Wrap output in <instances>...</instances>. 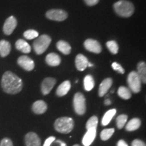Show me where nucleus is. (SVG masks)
<instances>
[{
  "label": "nucleus",
  "instance_id": "1",
  "mask_svg": "<svg viewBox=\"0 0 146 146\" xmlns=\"http://www.w3.org/2000/svg\"><path fill=\"white\" fill-rule=\"evenodd\" d=\"M1 85L5 93L11 95L18 94L23 88L21 78L11 71H6L3 74Z\"/></svg>",
  "mask_w": 146,
  "mask_h": 146
},
{
  "label": "nucleus",
  "instance_id": "2",
  "mask_svg": "<svg viewBox=\"0 0 146 146\" xmlns=\"http://www.w3.org/2000/svg\"><path fill=\"white\" fill-rule=\"evenodd\" d=\"M115 13L120 17H130L134 13L135 7L133 3L127 0H120L113 5Z\"/></svg>",
  "mask_w": 146,
  "mask_h": 146
},
{
  "label": "nucleus",
  "instance_id": "3",
  "mask_svg": "<svg viewBox=\"0 0 146 146\" xmlns=\"http://www.w3.org/2000/svg\"><path fill=\"white\" fill-rule=\"evenodd\" d=\"M54 128L58 132L68 134L74 128V120L70 117H60L55 121Z\"/></svg>",
  "mask_w": 146,
  "mask_h": 146
},
{
  "label": "nucleus",
  "instance_id": "4",
  "mask_svg": "<svg viewBox=\"0 0 146 146\" xmlns=\"http://www.w3.org/2000/svg\"><path fill=\"white\" fill-rule=\"evenodd\" d=\"M52 39L47 35H42L36 38L33 42V49L36 54H43L50 46Z\"/></svg>",
  "mask_w": 146,
  "mask_h": 146
},
{
  "label": "nucleus",
  "instance_id": "5",
  "mask_svg": "<svg viewBox=\"0 0 146 146\" xmlns=\"http://www.w3.org/2000/svg\"><path fill=\"white\" fill-rule=\"evenodd\" d=\"M73 106L74 111L78 115H83L86 112V102L84 95L78 92L74 95L73 99Z\"/></svg>",
  "mask_w": 146,
  "mask_h": 146
},
{
  "label": "nucleus",
  "instance_id": "6",
  "mask_svg": "<svg viewBox=\"0 0 146 146\" xmlns=\"http://www.w3.org/2000/svg\"><path fill=\"white\" fill-rule=\"evenodd\" d=\"M141 81L137 73L135 71H132L129 74L127 77V83L129 85L130 91L133 93L140 92L141 89Z\"/></svg>",
  "mask_w": 146,
  "mask_h": 146
},
{
  "label": "nucleus",
  "instance_id": "7",
  "mask_svg": "<svg viewBox=\"0 0 146 146\" xmlns=\"http://www.w3.org/2000/svg\"><path fill=\"white\" fill-rule=\"evenodd\" d=\"M45 16L51 21L61 22L68 18V13L61 9H52L47 11Z\"/></svg>",
  "mask_w": 146,
  "mask_h": 146
},
{
  "label": "nucleus",
  "instance_id": "8",
  "mask_svg": "<svg viewBox=\"0 0 146 146\" xmlns=\"http://www.w3.org/2000/svg\"><path fill=\"white\" fill-rule=\"evenodd\" d=\"M18 23L14 16H11L5 20L3 27V31L6 35H10L17 27Z\"/></svg>",
  "mask_w": 146,
  "mask_h": 146
},
{
  "label": "nucleus",
  "instance_id": "9",
  "mask_svg": "<svg viewBox=\"0 0 146 146\" xmlns=\"http://www.w3.org/2000/svg\"><path fill=\"white\" fill-rule=\"evenodd\" d=\"M18 64L27 71H31L35 68L34 61L27 56H20L17 60Z\"/></svg>",
  "mask_w": 146,
  "mask_h": 146
},
{
  "label": "nucleus",
  "instance_id": "10",
  "mask_svg": "<svg viewBox=\"0 0 146 146\" xmlns=\"http://www.w3.org/2000/svg\"><path fill=\"white\" fill-rule=\"evenodd\" d=\"M84 47L87 50L95 54H100L102 52V46L96 40L88 39L84 42Z\"/></svg>",
  "mask_w": 146,
  "mask_h": 146
},
{
  "label": "nucleus",
  "instance_id": "11",
  "mask_svg": "<svg viewBox=\"0 0 146 146\" xmlns=\"http://www.w3.org/2000/svg\"><path fill=\"white\" fill-rule=\"evenodd\" d=\"M56 83V78H52V77H47L44 78L43 82L41 83V90L42 94L45 96L49 94L50 93V91H52V89L54 88Z\"/></svg>",
  "mask_w": 146,
  "mask_h": 146
},
{
  "label": "nucleus",
  "instance_id": "12",
  "mask_svg": "<svg viewBox=\"0 0 146 146\" xmlns=\"http://www.w3.org/2000/svg\"><path fill=\"white\" fill-rule=\"evenodd\" d=\"M25 141L26 146H41V139L34 132L27 133L25 135Z\"/></svg>",
  "mask_w": 146,
  "mask_h": 146
},
{
  "label": "nucleus",
  "instance_id": "13",
  "mask_svg": "<svg viewBox=\"0 0 146 146\" xmlns=\"http://www.w3.org/2000/svg\"><path fill=\"white\" fill-rule=\"evenodd\" d=\"M96 129H88L87 131L84 135L82 143L84 146H89L91 145L94 141L95 138L96 137Z\"/></svg>",
  "mask_w": 146,
  "mask_h": 146
},
{
  "label": "nucleus",
  "instance_id": "14",
  "mask_svg": "<svg viewBox=\"0 0 146 146\" xmlns=\"http://www.w3.org/2000/svg\"><path fill=\"white\" fill-rule=\"evenodd\" d=\"M89 61L87 58L83 54H78L75 58L76 68L78 70L83 71L88 66Z\"/></svg>",
  "mask_w": 146,
  "mask_h": 146
},
{
  "label": "nucleus",
  "instance_id": "15",
  "mask_svg": "<svg viewBox=\"0 0 146 146\" xmlns=\"http://www.w3.org/2000/svg\"><path fill=\"white\" fill-rule=\"evenodd\" d=\"M112 85V79L111 78H106L103 81L100 83L99 87V91H98V94L100 97L104 96L106 94L110 89Z\"/></svg>",
  "mask_w": 146,
  "mask_h": 146
},
{
  "label": "nucleus",
  "instance_id": "16",
  "mask_svg": "<svg viewBox=\"0 0 146 146\" xmlns=\"http://www.w3.org/2000/svg\"><path fill=\"white\" fill-rule=\"evenodd\" d=\"M33 112L35 114H41L46 112L47 110V105L44 101L43 100H38L34 102L32 106Z\"/></svg>",
  "mask_w": 146,
  "mask_h": 146
},
{
  "label": "nucleus",
  "instance_id": "17",
  "mask_svg": "<svg viewBox=\"0 0 146 146\" xmlns=\"http://www.w3.org/2000/svg\"><path fill=\"white\" fill-rule=\"evenodd\" d=\"M45 62L51 66H58L61 63V58L55 53H50L45 58Z\"/></svg>",
  "mask_w": 146,
  "mask_h": 146
},
{
  "label": "nucleus",
  "instance_id": "18",
  "mask_svg": "<svg viewBox=\"0 0 146 146\" xmlns=\"http://www.w3.org/2000/svg\"><path fill=\"white\" fill-rule=\"evenodd\" d=\"M71 88V84L69 81H65L63 83H62L58 86L56 90V94L58 96L62 97L64 96L68 93Z\"/></svg>",
  "mask_w": 146,
  "mask_h": 146
},
{
  "label": "nucleus",
  "instance_id": "19",
  "mask_svg": "<svg viewBox=\"0 0 146 146\" xmlns=\"http://www.w3.org/2000/svg\"><path fill=\"white\" fill-rule=\"evenodd\" d=\"M15 46L18 51L25 53V54H29L31 51V47L30 45L27 41L22 39H20L16 41Z\"/></svg>",
  "mask_w": 146,
  "mask_h": 146
},
{
  "label": "nucleus",
  "instance_id": "20",
  "mask_svg": "<svg viewBox=\"0 0 146 146\" xmlns=\"http://www.w3.org/2000/svg\"><path fill=\"white\" fill-rule=\"evenodd\" d=\"M11 52V44L6 40L0 41V56L5 58L8 56Z\"/></svg>",
  "mask_w": 146,
  "mask_h": 146
},
{
  "label": "nucleus",
  "instance_id": "21",
  "mask_svg": "<svg viewBox=\"0 0 146 146\" xmlns=\"http://www.w3.org/2000/svg\"><path fill=\"white\" fill-rule=\"evenodd\" d=\"M57 49L62 52V54L65 55H68L71 52V46L68 42L63 41V40H60L56 44Z\"/></svg>",
  "mask_w": 146,
  "mask_h": 146
},
{
  "label": "nucleus",
  "instance_id": "22",
  "mask_svg": "<svg viewBox=\"0 0 146 146\" xmlns=\"http://www.w3.org/2000/svg\"><path fill=\"white\" fill-rule=\"evenodd\" d=\"M137 73L142 83H146V64L144 62H139L137 64Z\"/></svg>",
  "mask_w": 146,
  "mask_h": 146
},
{
  "label": "nucleus",
  "instance_id": "23",
  "mask_svg": "<svg viewBox=\"0 0 146 146\" xmlns=\"http://www.w3.org/2000/svg\"><path fill=\"white\" fill-rule=\"evenodd\" d=\"M141 120L138 118H134L131 119L126 125V130L127 131H133L138 129L141 126Z\"/></svg>",
  "mask_w": 146,
  "mask_h": 146
},
{
  "label": "nucleus",
  "instance_id": "24",
  "mask_svg": "<svg viewBox=\"0 0 146 146\" xmlns=\"http://www.w3.org/2000/svg\"><path fill=\"white\" fill-rule=\"evenodd\" d=\"M116 113V109H111L108 112H106V114L104 116L102 120V125L103 126H106L110 123V122L111 121L112 119V118L114 117V115Z\"/></svg>",
  "mask_w": 146,
  "mask_h": 146
},
{
  "label": "nucleus",
  "instance_id": "25",
  "mask_svg": "<svg viewBox=\"0 0 146 146\" xmlns=\"http://www.w3.org/2000/svg\"><path fill=\"white\" fill-rule=\"evenodd\" d=\"M84 88L87 91H90L93 89L95 85V81L91 75H86L85 77L84 78Z\"/></svg>",
  "mask_w": 146,
  "mask_h": 146
},
{
  "label": "nucleus",
  "instance_id": "26",
  "mask_svg": "<svg viewBox=\"0 0 146 146\" xmlns=\"http://www.w3.org/2000/svg\"><path fill=\"white\" fill-rule=\"evenodd\" d=\"M118 95L120 98L124 100H129L131 98V92L130 89L127 87L121 86L118 89Z\"/></svg>",
  "mask_w": 146,
  "mask_h": 146
},
{
  "label": "nucleus",
  "instance_id": "27",
  "mask_svg": "<svg viewBox=\"0 0 146 146\" xmlns=\"http://www.w3.org/2000/svg\"><path fill=\"white\" fill-rule=\"evenodd\" d=\"M114 131L115 130L114 128L104 129L101 132V133H100V138L103 141H107V140H108L112 136V135L114 133Z\"/></svg>",
  "mask_w": 146,
  "mask_h": 146
},
{
  "label": "nucleus",
  "instance_id": "28",
  "mask_svg": "<svg viewBox=\"0 0 146 146\" xmlns=\"http://www.w3.org/2000/svg\"><path fill=\"white\" fill-rule=\"evenodd\" d=\"M128 119L127 115L121 114L119 115L116 118V125L118 129H121L125 127Z\"/></svg>",
  "mask_w": 146,
  "mask_h": 146
},
{
  "label": "nucleus",
  "instance_id": "29",
  "mask_svg": "<svg viewBox=\"0 0 146 146\" xmlns=\"http://www.w3.org/2000/svg\"><path fill=\"white\" fill-rule=\"evenodd\" d=\"M106 46L112 54H116L118 53V45L115 41H108L106 43Z\"/></svg>",
  "mask_w": 146,
  "mask_h": 146
},
{
  "label": "nucleus",
  "instance_id": "30",
  "mask_svg": "<svg viewBox=\"0 0 146 146\" xmlns=\"http://www.w3.org/2000/svg\"><path fill=\"white\" fill-rule=\"evenodd\" d=\"M23 35L25 36V39L28 40H32L36 39V38H37L39 36V33L36 31L35 30L29 29V30H27L24 33Z\"/></svg>",
  "mask_w": 146,
  "mask_h": 146
},
{
  "label": "nucleus",
  "instance_id": "31",
  "mask_svg": "<svg viewBox=\"0 0 146 146\" xmlns=\"http://www.w3.org/2000/svg\"><path fill=\"white\" fill-rule=\"evenodd\" d=\"M98 118L96 116H92L88 120V121L86 123V129H96L98 127Z\"/></svg>",
  "mask_w": 146,
  "mask_h": 146
},
{
  "label": "nucleus",
  "instance_id": "32",
  "mask_svg": "<svg viewBox=\"0 0 146 146\" xmlns=\"http://www.w3.org/2000/svg\"><path fill=\"white\" fill-rule=\"evenodd\" d=\"M112 67L114 70L117 71L118 72L120 73V74H124V73H125V70H124V68L122 67V66L120 65L117 62H113L112 64Z\"/></svg>",
  "mask_w": 146,
  "mask_h": 146
},
{
  "label": "nucleus",
  "instance_id": "33",
  "mask_svg": "<svg viewBox=\"0 0 146 146\" xmlns=\"http://www.w3.org/2000/svg\"><path fill=\"white\" fill-rule=\"evenodd\" d=\"M0 146H13V143L9 138H3L0 142Z\"/></svg>",
  "mask_w": 146,
  "mask_h": 146
},
{
  "label": "nucleus",
  "instance_id": "34",
  "mask_svg": "<svg viewBox=\"0 0 146 146\" xmlns=\"http://www.w3.org/2000/svg\"><path fill=\"white\" fill-rule=\"evenodd\" d=\"M131 146H146L145 143L140 139H135L131 143Z\"/></svg>",
  "mask_w": 146,
  "mask_h": 146
},
{
  "label": "nucleus",
  "instance_id": "35",
  "mask_svg": "<svg viewBox=\"0 0 146 146\" xmlns=\"http://www.w3.org/2000/svg\"><path fill=\"white\" fill-rule=\"evenodd\" d=\"M55 140H56L55 137H48L46 140H45L43 146H50L51 144H52Z\"/></svg>",
  "mask_w": 146,
  "mask_h": 146
},
{
  "label": "nucleus",
  "instance_id": "36",
  "mask_svg": "<svg viewBox=\"0 0 146 146\" xmlns=\"http://www.w3.org/2000/svg\"><path fill=\"white\" fill-rule=\"evenodd\" d=\"M83 1L88 6H94L98 4L100 0H83Z\"/></svg>",
  "mask_w": 146,
  "mask_h": 146
},
{
  "label": "nucleus",
  "instance_id": "37",
  "mask_svg": "<svg viewBox=\"0 0 146 146\" xmlns=\"http://www.w3.org/2000/svg\"><path fill=\"white\" fill-rule=\"evenodd\" d=\"M117 146H129L128 144L126 143L125 141H124L123 139H120L118 141Z\"/></svg>",
  "mask_w": 146,
  "mask_h": 146
},
{
  "label": "nucleus",
  "instance_id": "38",
  "mask_svg": "<svg viewBox=\"0 0 146 146\" xmlns=\"http://www.w3.org/2000/svg\"><path fill=\"white\" fill-rule=\"evenodd\" d=\"M56 143H59L60 145V146H67L66 144L63 141H62V140H60V139L56 140Z\"/></svg>",
  "mask_w": 146,
  "mask_h": 146
},
{
  "label": "nucleus",
  "instance_id": "39",
  "mask_svg": "<svg viewBox=\"0 0 146 146\" xmlns=\"http://www.w3.org/2000/svg\"><path fill=\"white\" fill-rule=\"evenodd\" d=\"M104 104H105V105H106V106H109V105H110L111 104H112V102H111V100H109V99H106V100H105V101H104Z\"/></svg>",
  "mask_w": 146,
  "mask_h": 146
},
{
  "label": "nucleus",
  "instance_id": "40",
  "mask_svg": "<svg viewBox=\"0 0 146 146\" xmlns=\"http://www.w3.org/2000/svg\"><path fill=\"white\" fill-rule=\"evenodd\" d=\"M94 66V64H91V63H89V64H88V66H89V67H91V66Z\"/></svg>",
  "mask_w": 146,
  "mask_h": 146
},
{
  "label": "nucleus",
  "instance_id": "41",
  "mask_svg": "<svg viewBox=\"0 0 146 146\" xmlns=\"http://www.w3.org/2000/svg\"><path fill=\"white\" fill-rule=\"evenodd\" d=\"M73 146H80L79 145H77V144H76V145H73Z\"/></svg>",
  "mask_w": 146,
  "mask_h": 146
}]
</instances>
